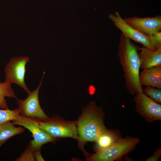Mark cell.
I'll list each match as a JSON object with an SVG mask.
<instances>
[{
	"label": "cell",
	"instance_id": "1",
	"mask_svg": "<svg viewBox=\"0 0 161 161\" xmlns=\"http://www.w3.org/2000/svg\"><path fill=\"white\" fill-rule=\"evenodd\" d=\"M118 55L124 72L127 91L132 95L143 93V88L139 80L140 61L137 47L122 33L120 38Z\"/></svg>",
	"mask_w": 161,
	"mask_h": 161
},
{
	"label": "cell",
	"instance_id": "2",
	"mask_svg": "<svg viewBox=\"0 0 161 161\" xmlns=\"http://www.w3.org/2000/svg\"><path fill=\"white\" fill-rule=\"evenodd\" d=\"M80 140L84 142L96 141L101 134L108 130L104 126L101 108L93 101L83 110L77 128Z\"/></svg>",
	"mask_w": 161,
	"mask_h": 161
},
{
	"label": "cell",
	"instance_id": "3",
	"mask_svg": "<svg viewBox=\"0 0 161 161\" xmlns=\"http://www.w3.org/2000/svg\"><path fill=\"white\" fill-rule=\"evenodd\" d=\"M140 142L139 138L127 137L119 139L110 147L97 152L90 157L94 161H113L132 150Z\"/></svg>",
	"mask_w": 161,
	"mask_h": 161
},
{
	"label": "cell",
	"instance_id": "4",
	"mask_svg": "<svg viewBox=\"0 0 161 161\" xmlns=\"http://www.w3.org/2000/svg\"><path fill=\"white\" fill-rule=\"evenodd\" d=\"M45 73L44 72L38 87L27 94L28 96L25 99L17 100L16 104L21 116L39 120H44L49 118L41 108L38 98L39 92Z\"/></svg>",
	"mask_w": 161,
	"mask_h": 161
},
{
	"label": "cell",
	"instance_id": "5",
	"mask_svg": "<svg viewBox=\"0 0 161 161\" xmlns=\"http://www.w3.org/2000/svg\"><path fill=\"white\" fill-rule=\"evenodd\" d=\"M30 58L26 56L12 57L7 64L4 69L5 81L15 83L20 86L27 94L31 91L25 84L24 78L26 66Z\"/></svg>",
	"mask_w": 161,
	"mask_h": 161
},
{
	"label": "cell",
	"instance_id": "6",
	"mask_svg": "<svg viewBox=\"0 0 161 161\" xmlns=\"http://www.w3.org/2000/svg\"><path fill=\"white\" fill-rule=\"evenodd\" d=\"M37 120L40 127L53 137H70L80 140L74 123L63 122L54 117Z\"/></svg>",
	"mask_w": 161,
	"mask_h": 161
},
{
	"label": "cell",
	"instance_id": "7",
	"mask_svg": "<svg viewBox=\"0 0 161 161\" xmlns=\"http://www.w3.org/2000/svg\"><path fill=\"white\" fill-rule=\"evenodd\" d=\"M14 125L23 126L32 133L33 139L30 141L35 149H40L45 144L54 141L53 137L43 130L39 126L37 119L23 117L20 114L11 121Z\"/></svg>",
	"mask_w": 161,
	"mask_h": 161
},
{
	"label": "cell",
	"instance_id": "8",
	"mask_svg": "<svg viewBox=\"0 0 161 161\" xmlns=\"http://www.w3.org/2000/svg\"><path fill=\"white\" fill-rule=\"evenodd\" d=\"M134 98L135 109L148 122L161 119V105L143 93L136 94Z\"/></svg>",
	"mask_w": 161,
	"mask_h": 161
},
{
	"label": "cell",
	"instance_id": "9",
	"mask_svg": "<svg viewBox=\"0 0 161 161\" xmlns=\"http://www.w3.org/2000/svg\"><path fill=\"white\" fill-rule=\"evenodd\" d=\"M108 17L125 37L141 44L148 49L155 50L151 45L149 36L140 32L127 24L118 12L116 11L114 14L110 13Z\"/></svg>",
	"mask_w": 161,
	"mask_h": 161
},
{
	"label": "cell",
	"instance_id": "10",
	"mask_svg": "<svg viewBox=\"0 0 161 161\" xmlns=\"http://www.w3.org/2000/svg\"><path fill=\"white\" fill-rule=\"evenodd\" d=\"M129 24L140 32L148 36L160 31L161 29V16L140 18L137 16L123 18Z\"/></svg>",
	"mask_w": 161,
	"mask_h": 161
},
{
	"label": "cell",
	"instance_id": "11",
	"mask_svg": "<svg viewBox=\"0 0 161 161\" xmlns=\"http://www.w3.org/2000/svg\"><path fill=\"white\" fill-rule=\"evenodd\" d=\"M140 84L161 89V66L143 69L140 73Z\"/></svg>",
	"mask_w": 161,
	"mask_h": 161
},
{
	"label": "cell",
	"instance_id": "12",
	"mask_svg": "<svg viewBox=\"0 0 161 161\" xmlns=\"http://www.w3.org/2000/svg\"><path fill=\"white\" fill-rule=\"evenodd\" d=\"M139 49L140 68L144 69L161 66V49L153 50L143 46Z\"/></svg>",
	"mask_w": 161,
	"mask_h": 161
},
{
	"label": "cell",
	"instance_id": "13",
	"mask_svg": "<svg viewBox=\"0 0 161 161\" xmlns=\"http://www.w3.org/2000/svg\"><path fill=\"white\" fill-rule=\"evenodd\" d=\"M24 130L22 127L15 126L11 121L0 124V147L10 138L21 134Z\"/></svg>",
	"mask_w": 161,
	"mask_h": 161
},
{
	"label": "cell",
	"instance_id": "14",
	"mask_svg": "<svg viewBox=\"0 0 161 161\" xmlns=\"http://www.w3.org/2000/svg\"><path fill=\"white\" fill-rule=\"evenodd\" d=\"M120 138L115 132L108 130L100 135L95 142L100 150L110 147Z\"/></svg>",
	"mask_w": 161,
	"mask_h": 161
},
{
	"label": "cell",
	"instance_id": "15",
	"mask_svg": "<svg viewBox=\"0 0 161 161\" xmlns=\"http://www.w3.org/2000/svg\"><path fill=\"white\" fill-rule=\"evenodd\" d=\"M6 97L13 98L16 100L17 97L11 87V84L5 81L0 82V107L2 109H8Z\"/></svg>",
	"mask_w": 161,
	"mask_h": 161
},
{
	"label": "cell",
	"instance_id": "16",
	"mask_svg": "<svg viewBox=\"0 0 161 161\" xmlns=\"http://www.w3.org/2000/svg\"><path fill=\"white\" fill-rule=\"evenodd\" d=\"M20 114L18 108L13 110L0 109V124L15 119Z\"/></svg>",
	"mask_w": 161,
	"mask_h": 161
},
{
	"label": "cell",
	"instance_id": "17",
	"mask_svg": "<svg viewBox=\"0 0 161 161\" xmlns=\"http://www.w3.org/2000/svg\"><path fill=\"white\" fill-rule=\"evenodd\" d=\"M143 94L158 103H161V89L151 86H146L143 89Z\"/></svg>",
	"mask_w": 161,
	"mask_h": 161
},
{
	"label": "cell",
	"instance_id": "18",
	"mask_svg": "<svg viewBox=\"0 0 161 161\" xmlns=\"http://www.w3.org/2000/svg\"><path fill=\"white\" fill-rule=\"evenodd\" d=\"M34 149L30 141L28 145L26 146L24 151L20 156L14 160L15 161H35L34 156Z\"/></svg>",
	"mask_w": 161,
	"mask_h": 161
},
{
	"label": "cell",
	"instance_id": "19",
	"mask_svg": "<svg viewBox=\"0 0 161 161\" xmlns=\"http://www.w3.org/2000/svg\"><path fill=\"white\" fill-rule=\"evenodd\" d=\"M152 46L155 50L161 49V32H155L149 36Z\"/></svg>",
	"mask_w": 161,
	"mask_h": 161
},
{
	"label": "cell",
	"instance_id": "20",
	"mask_svg": "<svg viewBox=\"0 0 161 161\" xmlns=\"http://www.w3.org/2000/svg\"><path fill=\"white\" fill-rule=\"evenodd\" d=\"M161 148H159L156 151L153 155L149 158L146 161H157L161 156Z\"/></svg>",
	"mask_w": 161,
	"mask_h": 161
},
{
	"label": "cell",
	"instance_id": "21",
	"mask_svg": "<svg viewBox=\"0 0 161 161\" xmlns=\"http://www.w3.org/2000/svg\"><path fill=\"white\" fill-rule=\"evenodd\" d=\"M40 149H35L34 151V156L35 161H44L40 151Z\"/></svg>",
	"mask_w": 161,
	"mask_h": 161
}]
</instances>
